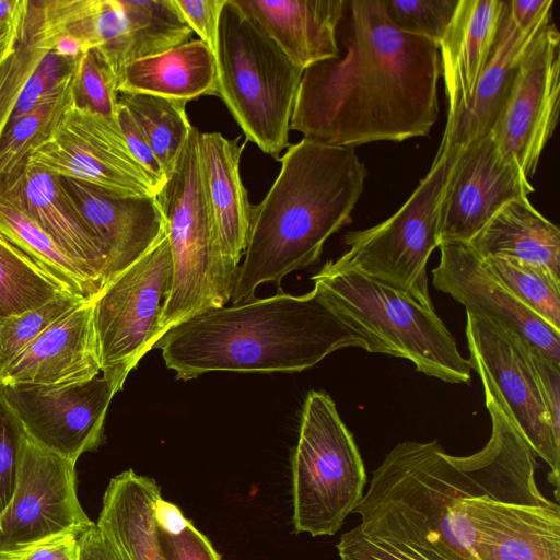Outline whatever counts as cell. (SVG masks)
<instances>
[{
	"mask_svg": "<svg viewBox=\"0 0 560 560\" xmlns=\"http://www.w3.org/2000/svg\"><path fill=\"white\" fill-rule=\"evenodd\" d=\"M62 291L0 233V316L36 310Z\"/></svg>",
	"mask_w": 560,
	"mask_h": 560,
	"instance_id": "cell-33",
	"label": "cell"
},
{
	"mask_svg": "<svg viewBox=\"0 0 560 560\" xmlns=\"http://www.w3.org/2000/svg\"><path fill=\"white\" fill-rule=\"evenodd\" d=\"M468 244L480 258L520 260L560 278V230L528 199L504 206Z\"/></svg>",
	"mask_w": 560,
	"mask_h": 560,
	"instance_id": "cell-28",
	"label": "cell"
},
{
	"mask_svg": "<svg viewBox=\"0 0 560 560\" xmlns=\"http://www.w3.org/2000/svg\"><path fill=\"white\" fill-rule=\"evenodd\" d=\"M288 58L305 70L340 56L337 27L346 0H236Z\"/></svg>",
	"mask_w": 560,
	"mask_h": 560,
	"instance_id": "cell-24",
	"label": "cell"
},
{
	"mask_svg": "<svg viewBox=\"0 0 560 560\" xmlns=\"http://www.w3.org/2000/svg\"><path fill=\"white\" fill-rule=\"evenodd\" d=\"M117 121L133 158L162 185L166 177L144 133L126 108L118 102Z\"/></svg>",
	"mask_w": 560,
	"mask_h": 560,
	"instance_id": "cell-45",
	"label": "cell"
},
{
	"mask_svg": "<svg viewBox=\"0 0 560 560\" xmlns=\"http://www.w3.org/2000/svg\"><path fill=\"white\" fill-rule=\"evenodd\" d=\"M100 373L93 300H89L26 346L3 371L0 385H66L90 381Z\"/></svg>",
	"mask_w": 560,
	"mask_h": 560,
	"instance_id": "cell-20",
	"label": "cell"
},
{
	"mask_svg": "<svg viewBox=\"0 0 560 560\" xmlns=\"http://www.w3.org/2000/svg\"><path fill=\"white\" fill-rule=\"evenodd\" d=\"M340 560H423L396 542L366 535L357 525L340 536Z\"/></svg>",
	"mask_w": 560,
	"mask_h": 560,
	"instance_id": "cell-41",
	"label": "cell"
},
{
	"mask_svg": "<svg viewBox=\"0 0 560 560\" xmlns=\"http://www.w3.org/2000/svg\"><path fill=\"white\" fill-rule=\"evenodd\" d=\"M365 483L361 454L334 400L310 392L292 457L295 533L335 535L362 500Z\"/></svg>",
	"mask_w": 560,
	"mask_h": 560,
	"instance_id": "cell-8",
	"label": "cell"
},
{
	"mask_svg": "<svg viewBox=\"0 0 560 560\" xmlns=\"http://www.w3.org/2000/svg\"><path fill=\"white\" fill-rule=\"evenodd\" d=\"M199 131L192 127L156 199L166 220L172 289L162 316L165 334L178 323L231 301L236 271L222 252L205 187Z\"/></svg>",
	"mask_w": 560,
	"mask_h": 560,
	"instance_id": "cell-7",
	"label": "cell"
},
{
	"mask_svg": "<svg viewBox=\"0 0 560 560\" xmlns=\"http://www.w3.org/2000/svg\"><path fill=\"white\" fill-rule=\"evenodd\" d=\"M536 466L529 452L471 500L478 560H560V508L538 489Z\"/></svg>",
	"mask_w": 560,
	"mask_h": 560,
	"instance_id": "cell-13",
	"label": "cell"
},
{
	"mask_svg": "<svg viewBox=\"0 0 560 560\" xmlns=\"http://www.w3.org/2000/svg\"><path fill=\"white\" fill-rule=\"evenodd\" d=\"M158 537L166 560H221L208 537L189 520L176 532L158 527Z\"/></svg>",
	"mask_w": 560,
	"mask_h": 560,
	"instance_id": "cell-42",
	"label": "cell"
},
{
	"mask_svg": "<svg viewBox=\"0 0 560 560\" xmlns=\"http://www.w3.org/2000/svg\"><path fill=\"white\" fill-rule=\"evenodd\" d=\"M89 301L61 292L45 305L15 316H0V376L11 361L59 317Z\"/></svg>",
	"mask_w": 560,
	"mask_h": 560,
	"instance_id": "cell-36",
	"label": "cell"
},
{
	"mask_svg": "<svg viewBox=\"0 0 560 560\" xmlns=\"http://www.w3.org/2000/svg\"><path fill=\"white\" fill-rule=\"evenodd\" d=\"M439 249L440 261L432 270L435 289L451 295L466 312L504 326L560 365V330L520 302L486 269L468 243H440Z\"/></svg>",
	"mask_w": 560,
	"mask_h": 560,
	"instance_id": "cell-18",
	"label": "cell"
},
{
	"mask_svg": "<svg viewBox=\"0 0 560 560\" xmlns=\"http://www.w3.org/2000/svg\"><path fill=\"white\" fill-rule=\"evenodd\" d=\"M120 4L121 36L114 65L118 81L128 63L190 40L192 31L174 0H120Z\"/></svg>",
	"mask_w": 560,
	"mask_h": 560,
	"instance_id": "cell-30",
	"label": "cell"
},
{
	"mask_svg": "<svg viewBox=\"0 0 560 560\" xmlns=\"http://www.w3.org/2000/svg\"><path fill=\"white\" fill-rule=\"evenodd\" d=\"M0 233L62 291L93 300L102 290L100 278L69 256L11 198L0 192Z\"/></svg>",
	"mask_w": 560,
	"mask_h": 560,
	"instance_id": "cell-29",
	"label": "cell"
},
{
	"mask_svg": "<svg viewBox=\"0 0 560 560\" xmlns=\"http://www.w3.org/2000/svg\"><path fill=\"white\" fill-rule=\"evenodd\" d=\"M78 58H65L49 52L26 81L8 127L40 104L58 96L72 78Z\"/></svg>",
	"mask_w": 560,
	"mask_h": 560,
	"instance_id": "cell-39",
	"label": "cell"
},
{
	"mask_svg": "<svg viewBox=\"0 0 560 560\" xmlns=\"http://www.w3.org/2000/svg\"><path fill=\"white\" fill-rule=\"evenodd\" d=\"M79 560H120V558L96 523H93L80 533Z\"/></svg>",
	"mask_w": 560,
	"mask_h": 560,
	"instance_id": "cell-47",
	"label": "cell"
},
{
	"mask_svg": "<svg viewBox=\"0 0 560 560\" xmlns=\"http://www.w3.org/2000/svg\"><path fill=\"white\" fill-rule=\"evenodd\" d=\"M30 0H25L18 13L3 22H0V66L12 55L21 37Z\"/></svg>",
	"mask_w": 560,
	"mask_h": 560,
	"instance_id": "cell-49",
	"label": "cell"
},
{
	"mask_svg": "<svg viewBox=\"0 0 560 560\" xmlns=\"http://www.w3.org/2000/svg\"><path fill=\"white\" fill-rule=\"evenodd\" d=\"M469 364L497 399L535 456L549 466L559 500L560 435L547 413L528 357V343L497 322L466 312ZM530 346V345H529Z\"/></svg>",
	"mask_w": 560,
	"mask_h": 560,
	"instance_id": "cell-11",
	"label": "cell"
},
{
	"mask_svg": "<svg viewBox=\"0 0 560 560\" xmlns=\"http://www.w3.org/2000/svg\"><path fill=\"white\" fill-rule=\"evenodd\" d=\"M0 192L18 203L69 256L90 268L103 288L104 250L61 177L25 162L0 180Z\"/></svg>",
	"mask_w": 560,
	"mask_h": 560,
	"instance_id": "cell-21",
	"label": "cell"
},
{
	"mask_svg": "<svg viewBox=\"0 0 560 560\" xmlns=\"http://www.w3.org/2000/svg\"><path fill=\"white\" fill-rule=\"evenodd\" d=\"M458 150L440 144L430 171L404 206L377 225L347 233L348 250L331 264L386 283L433 307L427 265L439 247L441 197Z\"/></svg>",
	"mask_w": 560,
	"mask_h": 560,
	"instance_id": "cell-9",
	"label": "cell"
},
{
	"mask_svg": "<svg viewBox=\"0 0 560 560\" xmlns=\"http://www.w3.org/2000/svg\"><path fill=\"white\" fill-rule=\"evenodd\" d=\"M161 498L155 480L132 469L110 479L96 525L120 560H166L155 514Z\"/></svg>",
	"mask_w": 560,
	"mask_h": 560,
	"instance_id": "cell-26",
	"label": "cell"
},
{
	"mask_svg": "<svg viewBox=\"0 0 560 560\" xmlns=\"http://www.w3.org/2000/svg\"><path fill=\"white\" fill-rule=\"evenodd\" d=\"M25 441L22 423L0 385V515L13 497Z\"/></svg>",
	"mask_w": 560,
	"mask_h": 560,
	"instance_id": "cell-40",
	"label": "cell"
},
{
	"mask_svg": "<svg viewBox=\"0 0 560 560\" xmlns=\"http://www.w3.org/2000/svg\"><path fill=\"white\" fill-rule=\"evenodd\" d=\"M535 188L488 132L459 148L440 202L439 244L469 243L508 203Z\"/></svg>",
	"mask_w": 560,
	"mask_h": 560,
	"instance_id": "cell-17",
	"label": "cell"
},
{
	"mask_svg": "<svg viewBox=\"0 0 560 560\" xmlns=\"http://www.w3.org/2000/svg\"><path fill=\"white\" fill-rule=\"evenodd\" d=\"M552 10L525 30L513 22L509 0H503L499 27L490 58L479 78L468 107L445 126L441 144L462 148L490 132L512 86L521 58L550 22Z\"/></svg>",
	"mask_w": 560,
	"mask_h": 560,
	"instance_id": "cell-22",
	"label": "cell"
},
{
	"mask_svg": "<svg viewBox=\"0 0 560 560\" xmlns=\"http://www.w3.org/2000/svg\"><path fill=\"white\" fill-rule=\"evenodd\" d=\"M312 280L330 307L364 337L368 352L407 359L418 372L446 383H469V361L434 307L330 260Z\"/></svg>",
	"mask_w": 560,
	"mask_h": 560,
	"instance_id": "cell-5",
	"label": "cell"
},
{
	"mask_svg": "<svg viewBox=\"0 0 560 560\" xmlns=\"http://www.w3.org/2000/svg\"><path fill=\"white\" fill-rule=\"evenodd\" d=\"M24 2L25 0H0V22L13 18Z\"/></svg>",
	"mask_w": 560,
	"mask_h": 560,
	"instance_id": "cell-51",
	"label": "cell"
},
{
	"mask_svg": "<svg viewBox=\"0 0 560 560\" xmlns=\"http://www.w3.org/2000/svg\"><path fill=\"white\" fill-rule=\"evenodd\" d=\"M337 38L343 54L304 70L290 129L353 149L428 136L439 116V47L398 30L382 0H346Z\"/></svg>",
	"mask_w": 560,
	"mask_h": 560,
	"instance_id": "cell-1",
	"label": "cell"
},
{
	"mask_svg": "<svg viewBox=\"0 0 560 560\" xmlns=\"http://www.w3.org/2000/svg\"><path fill=\"white\" fill-rule=\"evenodd\" d=\"M503 0H459L439 46L446 126L465 110L494 46Z\"/></svg>",
	"mask_w": 560,
	"mask_h": 560,
	"instance_id": "cell-23",
	"label": "cell"
},
{
	"mask_svg": "<svg viewBox=\"0 0 560 560\" xmlns=\"http://www.w3.org/2000/svg\"><path fill=\"white\" fill-rule=\"evenodd\" d=\"M364 337L314 287L303 295L281 290L269 298L209 308L170 328L156 342L178 380L212 371L300 372Z\"/></svg>",
	"mask_w": 560,
	"mask_h": 560,
	"instance_id": "cell-3",
	"label": "cell"
},
{
	"mask_svg": "<svg viewBox=\"0 0 560 560\" xmlns=\"http://www.w3.org/2000/svg\"><path fill=\"white\" fill-rule=\"evenodd\" d=\"M80 533L70 532L51 537L4 560H79Z\"/></svg>",
	"mask_w": 560,
	"mask_h": 560,
	"instance_id": "cell-46",
	"label": "cell"
},
{
	"mask_svg": "<svg viewBox=\"0 0 560 560\" xmlns=\"http://www.w3.org/2000/svg\"><path fill=\"white\" fill-rule=\"evenodd\" d=\"M173 280L167 234L93 299L101 373L120 390L140 359L163 337Z\"/></svg>",
	"mask_w": 560,
	"mask_h": 560,
	"instance_id": "cell-10",
	"label": "cell"
},
{
	"mask_svg": "<svg viewBox=\"0 0 560 560\" xmlns=\"http://www.w3.org/2000/svg\"><path fill=\"white\" fill-rule=\"evenodd\" d=\"M225 0H174L176 8L192 32L214 52L219 18Z\"/></svg>",
	"mask_w": 560,
	"mask_h": 560,
	"instance_id": "cell-43",
	"label": "cell"
},
{
	"mask_svg": "<svg viewBox=\"0 0 560 560\" xmlns=\"http://www.w3.org/2000/svg\"><path fill=\"white\" fill-rule=\"evenodd\" d=\"M280 172L258 206L238 266L232 304L255 298L264 282H276L315 262L326 241L351 223L363 191L365 165L353 148L306 139L279 159Z\"/></svg>",
	"mask_w": 560,
	"mask_h": 560,
	"instance_id": "cell-4",
	"label": "cell"
},
{
	"mask_svg": "<svg viewBox=\"0 0 560 560\" xmlns=\"http://www.w3.org/2000/svg\"><path fill=\"white\" fill-rule=\"evenodd\" d=\"M93 523L78 498L75 462L26 436L13 497L0 515V560Z\"/></svg>",
	"mask_w": 560,
	"mask_h": 560,
	"instance_id": "cell-14",
	"label": "cell"
},
{
	"mask_svg": "<svg viewBox=\"0 0 560 560\" xmlns=\"http://www.w3.org/2000/svg\"><path fill=\"white\" fill-rule=\"evenodd\" d=\"M27 439L77 463L103 441L109 402L119 390L103 375L66 385H1Z\"/></svg>",
	"mask_w": 560,
	"mask_h": 560,
	"instance_id": "cell-16",
	"label": "cell"
},
{
	"mask_svg": "<svg viewBox=\"0 0 560 560\" xmlns=\"http://www.w3.org/2000/svg\"><path fill=\"white\" fill-rule=\"evenodd\" d=\"M85 221L96 234L106 257L103 287L114 280L166 234V220L156 196L119 197L83 182L63 178Z\"/></svg>",
	"mask_w": 560,
	"mask_h": 560,
	"instance_id": "cell-19",
	"label": "cell"
},
{
	"mask_svg": "<svg viewBox=\"0 0 560 560\" xmlns=\"http://www.w3.org/2000/svg\"><path fill=\"white\" fill-rule=\"evenodd\" d=\"M392 23L401 32L440 46L459 0H382Z\"/></svg>",
	"mask_w": 560,
	"mask_h": 560,
	"instance_id": "cell-38",
	"label": "cell"
},
{
	"mask_svg": "<svg viewBox=\"0 0 560 560\" xmlns=\"http://www.w3.org/2000/svg\"><path fill=\"white\" fill-rule=\"evenodd\" d=\"M213 55L218 95L246 141L279 160L304 70L236 0L222 5Z\"/></svg>",
	"mask_w": 560,
	"mask_h": 560,
	"instance_id": "cell-6",
	"label": "cell"
},
{
	"mask_svg": "<svg viewBox=\"0 0 560 560\" xmlns=\"http://www.w3.org/2000/svg\"><path fill=\"white\" fill-rule=\"evenodd\" d=\"M229 140L220 132L199 133V154L208 199L218 226L223 256L237 271L247 247L253 206L240 174L246 143Z\"/></svg>",
	"mask_w": 560,
	"mask_h": 560,
	"instance_id": "cell-25",
	"label": "cell"
},
{
	"mask_svg": "<svg viewBox=\"0 0 560 560\" xmlns=\"http://www.w3.org/2000/svg\"><path fill=\"white\" fill-rule=\"evenodd\" d=\"M88 51L85 44L80 38L62 32L56 38L50 52L56 56L75 59Z\"/></svg>",
	"mask_w": 560,
	"mask_h": 560,
	"instance_id": "cell-50",
	"label": "cell"
},
{
	"mask_svg": "<svg viewBox=\"0 0 560 560\" xmlns=\"http://www.w3.org/2000/svg\"><path fill=\"white\" fill-rule=\"evenodd\" d=\"M486 445L468 456L447 454L438 441L398 443L373 471L353 510L363 533L396 542L423 560H478L471 500L494 487L532 451L493 395Z\"/></svg>",
	"mask_w": 560,
	"mask_h": 560,
	"instance_id": "cell-2",
	"label": "cell"
},
{
	"mask_svg": "<svg viewBox=\"0 0 560 560\" xmlns=\"http://www.w3.org/2000/svg\"><path fill=\"white\" fill-rule=\"evenodd\" d=\"M26 163L119 197H154L163 187L133 158L117 120L77 102Z\"/></svg>",
	"mask_w": 560,
	"mask_h": 560,
	"instance_id": "cell-12",
	"label": "cell"
},
{
	"mask_svg": "<svg viewBox=\"0 0 560 560\" xmlns=\"http://www.w3.org/2000/svg\"><path fill=\"white\" fill-rule=\"evenodd\" d=\"M560 34L550 21L524 51L490 130L501 152L529 179L553 135L560 97Z\"/></svg>",
	"mask_w": 560,
	"mask_h": 560,
	"instance_id": "cell-15",
	"label": "cell"
},
{
	"mask_svg": "<svg viewBox=\"0 0 560 560\" xmlns=\"http://www.w3.org/2000/svg\"><path fill=\"white\" fill-rule=\"evenodd\" d=\"M74 90L79 106L117 120L118 75L96 49L78 58Z\"/></svg>",
	"mask_w": 560,
	"mask_h": 560,
	"instance_id": "cell-37",
	"label": "cell"
},
{
	"mask_svg": "<svg viewBox=\"0 0 560 560\" xmlns=\"http://www.w3.org/2000/svg\"><path fill=\"white\" fill-rule=\"evenodd\" d=\"M118 92L147 93L187 102L201 95H218L214 55L200 39H195L135 60L124 68Z\"/></svg>",
	"mask_w": 560,
	"mask_h": 560,
	"instance_id": "cell-27",
	"label": "cell"
},
{
	"mask_svg": "<svg viewBox=\"0 0 560 560\" xmlns=\"http://www.w3.org/2000/svg\"><path fill=\"white\" fill-rule=\"evenodd\" d=\"M527 350L551 427L555 433L560 435V365L529 345Z\"/></svg>",
	"mask_w": 560,
	"mask_h": 560,
	"instance_id": "cell-44",
	"label": "cell"
},
{
	"mask_svg": "<svg viewBox=\"0 0 560 560\" xmlns=\"http://www.w3.org/2000/svg\"><path fill=\"white\" fill-rule=\"evenodd\" d=\"M553 0H509L510 14L515 25L525 30L552 10Z\"/></svg>",
	"mask_w": 560,
	"mask_h": 560,
	"instance_id": "cell-48",
	"label": "cell"
},
{
	"mask_svg": "<svg viewBox=\"0 0 560 560\" xmlns=\"http://www.w3.org/2000/svg\"><path fill=\"white\" fill-rule=\"evenodd\" d=\"M63 32L55 1H32L21 37L12 55L0 66V139L9 125L22 90L51 51L56 38Z\"/></svg>",
	"mask_w": 560,
	"mask_h": 560,
	"instance_id": "cell-31",
	"label": "cell"
},
{
	"mask_svg": "<svg viewBox=\"0 0 560 560\" xmlns=\"http://www.w3.org/2000/svg\"><path fill=\"white\" fill-rule=\"evenodd\" d=\"M74 73L75 69L58 96L40 104L4 130L0 139V180L25 164L30 152L52 132L67 109L77 102Z\"/></svg>",
	"mask_w": 560,
	"mask_h": 560,
	"instance_id": "cell-34",
	"label": "cell"
},
{
	"mask_svg": "<svg viewBox=\"0 0 560 560\" xmlns=\"http://www.w3.org/2000/svg\"><path fill=\"white\" fill-rule=\"evenodd\" d=\"M118 102L126 106L144 133L167 178L192 129L186 114L187 101L118 92Z\"/></svg>",
	"mask_w": 560,
	"mask_h": 560,
	"instance_id": "cell-32",
	"label": "cell"
},
{
	"mask_svg": "<svg viewBox=\"0 0 560 560\" xmlns=\"http://www.w3.org/2000/svg\"><path fill=\"white\" fill-rule=\"evenodd\" d=\"M481 261L520 302L560 330V278L520 260L489 257Z\"/></svg>",
	"mask_w": 560,
	"mask_h": 560,
	"instance_id": "cell-35",
	"label": "cell"
}]
</instances>
